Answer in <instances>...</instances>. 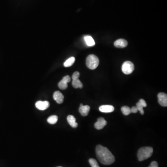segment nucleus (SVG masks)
Wrapping results in <instances>:
<instances>
[{"mask_svg": "<svg viewBox=\"0 0 167 167\" xmlns=\"http://www.w3.org/2000/svg\"><path fill=\"white\" fill-rule=\"evenodd\" d=\"M96 153L99 161L103 165H109L115 161L114 156L112 152L107 148L101 145L97 146Z\"/></svg>", "mask_w": 167, "mask_h": 167, "instance_id": "nucleus-1", "label": "nucleus"}, {"mask_svg": "<svg viewBox=\"0 0 167 167\" xmlns=\"http://www.w3.org/2000/svg\"><path fill=\"white\" fill-rule=\"evenodd\" d=\"M153 149L151 147H144L138 150L137 158L139 161H143L150 158L152 155Z\"/></svg>", "mask_w": 167, "mask_h": 167, "instance_id": "nucleus-2", "label": "nucleus"}, {"mask_svg": "<svg viewBox=\"0 0 167 167\" xmlns=\"http://www.w3.org/2000/svg\"><path fill=\"white\" fill-rule=\"evenodd\" d=\"M99 63V58L94 54H91L87 57L86 65L87 68L91 70H94L97 68Z\"/></svg>", "mask_w": 167, "mask_h": 167, "instance_id": "nucleus-3", "label": "nucleus"}, {"mask_svg": "<svg viewBox=\"0 0 167 167\" xmlns=\"http://www.w3.org/2000/svg\"><path fill=\"white\" fill-rule=\"evenodd\" d=\"M134 70V65L130 61L125 62L123 63L122 66V70L125 74H131Z\"/></svg>", "mask_w": 167, "mask_h": 167, "instance_id": "nucleus-4", "label": "nucleus"}, {"mask_svg": "<svg viewBox=\"0 0 167 167\" xmlns=\"http://www.w3.org/2000/svg\"><path fill=\"white\" fill-rule=\"evenodd\" d=\"M71 81V78L68 75L65 76L63 77L62 80L59 82L58 84V87L59 89L62 90H66V88H68V83L70 82Z\"/></svg>", "mask_w": 167, "mask_h": 167, "instance_id": "nucleus-5", "label": "nucleus"}, {"mask_svg": "<svg viewBox=\"0 0 167 167\" xmlns=\"http://www.w3.org/2000/svg\"><path fill=\"white\" fill-rule=\"evenodd\" d=\"M158 102L161 105L164 107L167 106V95L164 93H160L158 94Z\"/></svg>", "mask_w": 167, "mask_h": 167, "instance_id": "nucleus-6", "label": "nucleus"}, {"mask_svg": "<svg viewBox=\"0 0 167 167\" xmlns=\"http://www.w3.org/2000/svg\"><path fill=\"white\" fill-rule=\"evenodd\" d=\"M50 103L48 101H37L35 103V106L38 109L41 111H44L47 109L49 107Z\"/></svg>", "mask_w": 167, "mask_h": 167, "instance_id": "nucleus-7", "label": "nucleus"}, {"mask_svg": "<svg viewBox=\"0 0 167 167\" xmlns=\"http://www.w3.org/2000/svg\"><path fill=\"white\" fill-rule=\"evenodd\" d=\"M107 124V121L103 118H99L97 119V122L94 124L95 128L97 130H100L103 129Z\"/></svg>", "mask_w": 167, "mask_h": 167, "instance_id": "nucleus-8", "label": "nucleus"}, {"mask_svg": "<svg viewBox=\"0 0 167 167\" xmlns=\"http://www.w3.org/2000/svg\"><path fill=\"white\" fill-rule=\"evenodd\" d=\"M53 97L54 100L59 104H61L64 101V96L60 91H56L54 92L53 95Z\"/></svg>", "mask_w": 167, "mask_h": 167, "instance_id": "nucleus-9", "label": "nucleus"}, {"mask_svg": "<svg viewBox=\"0 0 167 167\" xmlns=\"http://www.w3.org/2000/svg\"><path fill=\"white\" fill-rule=\"evenodd\" d=\"M90 110V107L89 105H84L82 103H81L79 108V112L82 116L85 117L88 115Z\"/></svg>", "mask_w": 167, "mask_h": 167, "instance_id": "nucleus-10", "label": "nucleus"}, {"mask_svg": "<svg viewBox=\"0 0 167 167\" xmlns=\"http://www.w3.org/2000/svg\"><path fill=\"white\" fill-rule=\"evenodd\" d=\"M99 110L103 113H110L114 111V107L111 105H103L100 106Z\"/></svg>", "mask_w": 167, "mask_h": 167, "instance_id": "nucleus-11", "label": "nucleus"}, {"mask_svg": "<svg viewBox=\"0 0 167 167\" xmlns=\"http://www.w3.org/2000/svg\"><path fill=\"white\" fill-rule=\"evenodd\" d=\"M147 103L143 99H141L136 104V107L138 109V111H139L141 114H144V110L143 107H146L147 106Z\"/></svg>", "mask_w": 167, "mask_h": 167, "instance_id": "nucleus-12", "label": "nucleus"}, {"mask_svg": "<svg viewBox=\"0 0 167 167\" xmlns=\"http://www.w3.org/2000/svg\"><path fill=\"white\" fill-rule=\"evenodd\" d=\"M114 44L115 47L117 48H123L127 46L128 42L124 39H120L119 40L116 41Z\"/></svg>", "mask_w": 167, "mask_h": 167, "instance_id": "nucleus-13", "label": "nucleus"}, {"mask_svg": "<svg viewBox=\"0 0 167 167\" xmlns=\"http://www.w3.org/2000/svg\"><path fill=\"white\" fill-rule=\"evenodd\" d=\"M68 123L73 128H76L78 127V124L76 123V118L72 115H68L67 117Z\"/></svg>", "mask_w": 167, "mask_h": 167, "instance_id": "nucleus-14", "label": "nucleus"}, {"mask_svg": "<svg viewBox=\"0 0 167 167\" xmlns=\"http://www.w3.org/2000/svg\"><path fill=\"white\" fill-rule=\"evenodd\" d=\"M85 43L89 47H93L95 45V41L92 37L90 36H86L84 38Z\"/></svg>", "mask_w": 167, "mask_h": 167, "instance_id": "nucleus-15", "label": "nucleus"}, {"mask_svg": "<svg viewBox=\"0 0 167 167\" xmlns=\"http://www.w3.org/2000/svg\"><path fill=\"white\" fill-rule=\"evenodd\" d=\"M72 87L75 88H83V84L81 83L80 80L79 79H74L72 80Z\"/></svg>", "mask_w": 167, "mask_h": 167, "instance_id": "nucleus-16", "label": "nucleus"}, {"mask_svg": "<svg viewBox=\"0 0 167 167\" xmlns=\"http://www.w3.org/2000/svg\"><path fill=\"white\" fill-rule=\"evenodd\" d=\"M75 59L74 57H72L71 58H69L64 63V66L66 68H68L72 66L74 63Z\"/></svg>", "mask_w": 167, "mask_h": 167, "instance_id": "nucleus-17", "label": "nucleus"}, {"mask_svg": "<svg viewBox=\"0 0 167 167\" xmlns=\"http://www.w3.org/2000/svg\"><path fill=\"white\" fill-rule=\"evenodd\" d=\"M58 120V117L56 115H52L47 118V122L49 124H54L57 122Z\"/></svg>", "mask_w": 167, "mask_h": 167, "instance_id": "nucleus-18", "label": "nucleus"}, {"mask_svg": "<svg viewBox=\"0 0 167 167\" xmlns=\"http://www.w3.org/2000/svg\"><path fill=\"white\" fill-rule=\"evenodd\" d=\"M121 111L123 114L125 116L129 115L131 112V109L127 106H124L121 108Z\"/></svg>", "mask_w": 167, "mask_h": 167, "instance_id": "nucleus-19", "label": "nucleus"}, {"mask_svg": "<svg viewBox=\"0 0 167 167\" xmlns=\"http://www.w3.org/2000/svg\"><path fill=\"white\" fill-rule=\"evenodd\" d=\"M89 162L91 167H100L96 160L94 159H90L89 160Z\"/></svg>", "mask_w": 167, "mask_h": 167, "instance_id": "nucleus-20", "label": "nucleus"}, {"mask_svg": "<svg viewBox=\"0 0 167 167\" xmlns=\"http://www.w3.org/2000/svg\"><path fill=\"white\" fill-rule=\"evenodd\" d=\"M80 76V73L78 72H75L73 73V75L72 76V80H74V79H78V78Z\"/></svg>", "mask_w": 167, "mask_h": 167, "instance_id": "nucleus-21", "label": "nucleus"}, {"mask_svg": "<svg viewBox=\"0 0 167 167\" xmlns=\"http://www.w3.org/2000/svg\"><path fill=\"white\" fill-rule=\"evenodd\" d=\"M149 167H158V165L156 162L153 161L151 163L150 166Z\"/></svg>", "mask_w": 167, "mask_h": 167, "instance_id": "nucleus-22", "label": "nucleus"}, {"mask_svg": "<svg viewBox=\"0 0 167 167\" xmlns=\"http://www.w3.org/2000/svg\"><path fill=\"white\" fill-rule=\"evenodd\" d=\"M131 112L133 113H137V112H138V109H137V108L136 106H133L131 108Z\"/></svg>", "mask_w": 167, "mask_h": 167, "instance_id": "nucleus-23", "label": "nucleus"}, {"mask_svg": "<svg viewBox=\"0 0 167 167\" xmlns=\"http://www.w3.org/2000/svg\"></svg>", "mask_w": 167, "mask_h": 167, "instance_id": "nucleus-24", "label": "nucleus"}]
</instances>
